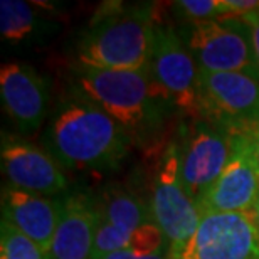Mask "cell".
I'll list each match as a JSON object with an SVG mask.
<instances>
[{
	"label": "cell",
	"mask_w": 259,
	"mask_h": 259,
	"mask_svg": "<svg viewBox=\"0 0 259 259\" xmlns=\"http://www.w3.org/2000/svg\"><path fill=\"white\" fill-rule=\"evenodd\" d=\"M63 214V199L25 192L5 185L2 189V219L30 237L49 254Z\"/></svg>",
	"instance_id": "obj_14"
},
{
	"label": "cell",
	"mask_w": 259,
	"mask_h": 259,
	"mask_svg": "<svg viewBox=\"0 0 259 259\" xmlns=\"http://www.w3.org/2000/svg\"><path fill=\"white\" fill-rule=\"evenodd\" d=\"M130 135L86 101L69 98L56 110L42 137L44 150L63 168L106 172L126 157Z\"/></svg>",
	"instance_id": "obj_1"
},
{
	"label": "cell",
	"mask_w": 259,
	"mask_h": 259,
	"mask_svg": "<svg viewBox=\"0 0 259 259\" xmlns=\"http://www.w3.org/2000/svg\"><path fill=\"white\" fill-rule=\"evenodd\" d=\"M95 209L96 239L93 259L121 249L153 252L168 246L150 205L128 189L120 185L106 187L95 200Z\"/></svg>",
	"instance_id": "obj_4"
},
{
	"label": "cell",
	"mask_w": 259,
	"mask_h": 259,
	"mask_svg": "<svg viewBox=\"0 0 259 259\" xmlns=\"http://www.w3.org/2000/svg\"><path fill=\"white\" fill-rule=\"evenodd\" d=\"M0 259H49V254L9 221L0 224Z\"/></svg>",
	"instance_id": "obj_17"
},
{
	"label": "cell",
	"mask_w": 259,
	"mask_h": 259,
	"mask_svg": "<svg viewBox=\"0 0 259 259\" xmlns=\"http://www.w3.org/2000/svg\"><path fill=\"white\" fill-rule=\"evenodd\" d=\"M155 25L147 7H116L101 14L77 44V66L103 71L147 69Z\"/></svg>",
	"instance_id": "obj_3"
},
{
	"label": "cell",
	"mask_w": 259,
	"mask_h": 259,
	"mask_svg": "<svg viewBox=\"0 0 259 259\" xmlns=\"http://www.w3.org/2000/svg\"><path fill=\"white\" fill-rule=\"evenodd\" d=\"M259 128V126H257ZM236 130L232 133L229 162L200 200V215L251 214L259 197V160L256 153V132Z\"/></svg>",
	"instance_id": "obj_7"
},
{
	"label": "cell",
	"mask_w": 259,
	"mask_h": 259,
	"mask_svg": "<svg viewBox=\"0 0 259 259\" xmlns=\"http://www.w3.org/2000/svg\"><path fill=\"white\" fill-rule=\"evenodd\" d=\"M72 98L96 106L115 120L130 138L148 137L172 105L147 69L103 71L77 66L69 77Z\"/></svg>",
	"instance_id": "obj_2"
},
{
	"label": "cell",
	"mask_w": 259,
	"mask_h": 259,
	"mask_svg": "<svg viewBox=\"0 0 259 259\" xmlns=\"http://www.w3.org/2000/svg\"><path fill=\"white\" fill-rule=\"evenodd\" d=\"M0 160L9 187L46 197L66 192L67 177L64 168L46 150L32 143L4 135Z\"/></svg>",
	"instance_id": "obj_12"
},
{
	"label": "cell",
	"mask_w": 259,
	"mask_h": 259,
	"mask_svg": "<svg viewBox=\"0 0 259 259\" xmlns=\"http://www.w3.org/2000/svg\"><path fill=\"white\" fill-rule=\"evenodd\" d=\"M0 96L5 113L20 133L32 135L42 126L49 106V86L30 64H2Z\"/></svg>",
	"instance_id": "obj_13"
},
{
	"label": "cell",
	"mask_w": 259,
	"mask_h": 259,
	"mask_svg": "<svg viewBox=\"0 0 259 259\" xmlns=\"http://www.w3.org/2000/svg\"><path fill=\"white\" fill-rule=\"evenodd\" d=\"M232 133L205 118L195 120L179 145L180 179L199 207L229 162Z\"/></svg>",
	"instance_id": "obj_10"
},
{
	"label": "cell",
	"mask_w": 259,
	"mask_h": 259,
	"mask_svg": "<svg viewBox=\"0 0 259 259\" xmlns=\"http://www.w3.org/2000/svg\"><path fill=\"white\" fill-rule=\"evenodd\" d=\"M256 153H257V160H259V128L256 132Z\"/></svg>",
	"instance_id": "obj_22"
},
{
	"label": "cell",
	"mask_w": 259,
	"mask_h": 259,
	"mask_svg": "<svg viewBox=\"0 0 259 259\" xmlns=\"http://www.w3.org/2000/svg\"><path fill=\"white\" fill-rule=\"evenodd\" d=\"M174 10L190 24L232 17L227 0H182L174 4Z\"/></svg>",
	"instance_id": "obj_18"
},
{
	"label": "cell",
	"mask_w": 259,
	"mask_h": 259,
	"mask_svg": "<svg viewBox=\"0 0 259 259\" xmlns=\"http://www.w3.org/2000/svg\"><path fill=\"white\" fill-rule=\"evenodd\" d=\"M51 25L37 14L32 4L22 0H2L0 2V34L9 42L44 39L51 34Z\"/></svg>",
	"instance_id": "obj_16"
},
{
	"label": "cell",
	"mask_w": 259,
	"mask_h": 259,
	"mask_svg": "<svg viewBox=\"0 0 259 259\" xmlns=\"http://www.w3.org/2000/svg\"><path fill=\"white\" fill-rule=\"evenodd\" d=\"M184 42L202 72H247L259 76L251 29L242 17L190 24Z\"/></svg>",
	"instance_id": "obj_6"
},
{
	"label": "cell",
	"mask_w": 259,
	"mask_h": 259,
	"mask_svg": "<svg viewBox=\"0 0 259 259\" xmlns=\"http://www.w3.org/2000/svg\"><path fill=\"white\" fill-rule=\"evenodd\" d=\"M179 259H259V234L251 214L202 215Z\"/></svg>",
	"instance_id": "obj_11"
},
{
	"label": "cell",
	"mask_w": 259,
	"mask_h": 259,
	"mask_svg": "<svg viewBox=\"0 0 259 259\" xmlns=\"http://www.w3.org/2000/svg\"><path fill=\"white\" fill-rule=\"evenodd\" d=\"M98 259H174V256H172L170 247L165 246L162 249L153 251V252H137V251H130V249H121V251L110 252V254L101 256Z\"/></svg>",
	"instance_id": "obj_19"
},
{
	"label": "cell",
	"mask_w": 259,
	"mask_h": 259,
	"mask_svg": "<svg viewBox=\"0 0 259 259\" xmlns=\"http://www.w3.org/2000/svg\"><path fill=\"white\" fill-rule=\"evenodd\" d=\"M148 72L170 105L187 116L200 115L199 67L172 25H155Z\"/></svg>",
	"instance_id": "obj_8"
},
{
	"label": "cell",
	"mask_w": 259,
	"mask_h": 259,
	"mask_svg": "<svg viewBox=\"0 0 259 259\" xmlns=\"http://www.w3.org/2000/svg\"><path fill=\"white\" fill-rule=\"evenodd\" d=\"M251 217H252V222H254L256 229H257V234H259V197H257V202L254 205V209L251 212Z\"/></svg>",
	"instance_id": "obj_21"
},
{
	"label": "cell",
	"mask_w": 259,
	"mask_h": 259,
	"mask_svg": "<svg viewBox=\"0 0 259 259\" xmlns=\"http://www.w3.org/2000/svg\"><path fill=\"white\" fill-rule=\"evenodd\" d=\"M242 19L246 20V24L249 25V29H251L252 48H254V56H256V63L259 69V9L254 10V12L242 15Z\"/></svg>",
	"instance_id": "obj_20"
},
{
	"label": "cell",
	"mask_w": 259,
	"mask_h": 259,
	"mask_svg": "<svg viewBox=\"0 0 259 259\" xmlns=\"http://www.w3.org/2000/svg\"><path fill=\"white\" fill-rule=\"evenodd\" d=\"M150 209L155 222L168 242L174 259H179L184 246L199 226L202 215L180 179L177 143L167 145L155 167Z\"/></svg>",
	"instance_id": "obj_5"
},
{
	"label": "cell",
	"mask_w": 259,
	"mask_h": 259,
	"mask_svg": "<svg viewBox=\"0 0 259 259\" xmlns=\"http://www.w3.org/2000/svg\"><path fill=\"white\" fill-rule=\"evenodd\" d=\"M199 100L200 115L221 128L236 132L259 126V76L199 71Z\"/></svg>",
	"instance_id": "obj_9"
},
{
	"label": "cell",
	"mask_w": 259,
	"mask_h": 259,
	"mask_svg": "<svg viewBox=\"0 0 259 259\" xmlns=\"http://www.w3.org/2000/svg\"><path fill=\"white\" fill-rule=\"evenodd\" d=\"M95 239V200L84 194L64 197L63 214L51 244L49 259H93Z\"/></svg>",
	"instance_id": "obj_15"
}]
</instances>
